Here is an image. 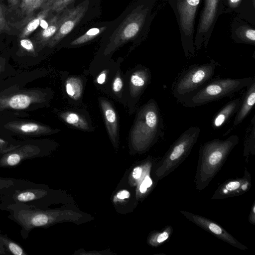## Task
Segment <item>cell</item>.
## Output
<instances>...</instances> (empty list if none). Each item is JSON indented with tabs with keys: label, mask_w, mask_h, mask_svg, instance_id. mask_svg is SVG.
Returning <instances> with one entry per match:
<instances>
[{
	"label": "cell",
	"mask_w": 255,
	"mask_h": 255,
	"mask_svg": "<svg viewBox=\"0 0 255 255\" xmlns=\"http://www.w3.org/2000/svg\"><path fill=\"white\" fill-rule=\"evenodd\" d=\"M20 44L22 48L27 51L31 52H34L33 44L30 39L26 38H21Z\"/></svg>",
	"instance_id": "obj_37"
},
{
	"label": "cell",
	"mask_w": 255,
	"mask_h": 255,
	"mask_svg": "<svg viewBox=\"0 0 255 255\" xmlns=\"http://www.w3.org/2000/svg\"><path fill=\"white\" fill-rule=\"evenodd\" d=\"M151 75L150 70L142 67L134 71L130 78V90L131 96L137 97L150 83Z\"/></svg>",
	"instance_id": "obj_19"
},
{
	"label": "cell",
	"mask_w": 255,
	"mask_h": 255,
	"mask_svg": "<svg viewBox=\"0 0 255 255\" xmlns=\"http://www.w3.org/2000/svg\"><path fill=\"white\" fill-rule=\"evenodd\" d=\"M60 118L67 124L84 131H89L90 126L86 119L78 113L71 111L60 114Z\"/></svg>",
	"instance_id": "obj_25"
},
{
	"label": "cell",
	"mask_w": 255,
	"mask_h": 255,
	"mask_svg": "<svg viewBox=\"0 0 255 255\" xmlns=\"http://www.w3.org/2000/svg\"><path fill=\"white\" fill-rule=\"evenodd\" d=\"M255 0H223V13L235 12L239 17L254 25Z\"/></svg>",
	"instance_id": "obj_15"
},
{
	"label": "cell",
	"mask_w": 255,
	"mask_h": 255,
	"mask_svg": "<svg viewBox=\"0 0 255 255\" xmlns=\"http://www.w3.org/2000/svg\"><path fill=\"white\" fill-rule=\"evenodd\" d=\"M0 255H7V253L4 249L0 248Z\"/></svg>",
	"instance_id": "obj_43"
},
{
	"label": "cell",
	"mask_w": 255,
	"mask_h": 255,
	"mask_svg": "<svg viewBox=\"0 0 255 255\" xmlns=\"http://www.w3.org/2000/svg\"><path fill=\"white\" fill-rule=\"evenodd\" d=\"M255 103V79L248 87L243 100L236 113L233 122V127H236L243 122L252 111Z\"/></svg>",
	"instance_id": "obj_18"
},
{
	"label": "cell",
	"mask_w": 255,
	"mask_h": 255,
	"mask_svg": "<svg viewBox=\"0 0 255 255\" xmlns=\"http://www.w3.org/2000/svg\"><path fill=\"white\" fill-rule=\"evenodd\" d=\"M248 22L239 17L235 18L231 25L232 37L237 43L255 45V28Z\"/></svg>",
	"instance_id": "obj_16"
},
{
	"label": "cell",
	"mask_w": 255,
	"mask_h": 255,
	"mask_svg": "<svg viewBox=\"0 0 255 255\" xmlns=\"http://www.w3.org/2000/svg\"><path fill=\"white\" fill-rule=\"evenodd\" d=\"M14 179L0 177V195L6 191L13 184Z\"/></svg>",
	"instance_id": "obj_34"
},
{
	"label": "cell",
	"mask_w": 255,
	"mask_h": 255,
	"mask_svg": "<svg viewBox=\"0 0 255 255\" xmlns=\"http://www.w3.org/2000/svg\"><path fill=\"white\" fill-rule=\"evenodd\" d=\"M200 132L199 127H191L174 141L155 167V176L157 180L172 173L187 157L197 142Z\"/></svg>",
	"instance_id": "obj_4"
},
{
	"label": "cell",
	"mask_w": 255,
	"mask_h": 255,
	"mask_svg": "<svg viewBox=\"0 0 255 255\" xmlns=\"http://www.w3.org/2000/svg\"><path fill=\"white\" fill-rule=\"evenodd\" d=\"M3 211L9 212L7 217L20 227L23 239L28 238L32 230L48 227L58 221L59 213L53 210L40 209L22 203L7 206Z\"/></svg>",
	"instance_id": "obj_5"
},
{
	"label": "cell",
	"mask_w": 255,
	"mask_h": 255,
	"mask_svg": "<svg viewBox=\"0 0 255 255\" xmlns=\"http://www.w3.org/2000/svg\"><path fill=\"white\" fill-rule=\"evenodd\" d=\"M46 1L45 0H21L20 7L22 12L30 15Z\"/></svg>",
	"instance_id": "obj_31"
},
{
	"label": "cell",
	"mask_w": 255,
	"mask_h": 255,
	"mask_svg": "<svg viewBox=\"0 0 255 255\" xmlns=\"http://www.w3.org/2000/svg\"><path fill=\"white\" fill-rule=\"evenodd\" d=\"M107 131L112 141L115 143L118 138V121L116 111L110 102L104 98L99 99Z\"/></svg>",
	"instance_id": "obj_17"
},
{
	"label": "cell",
	"mask_w": 255,
	"mask_h": 255,
	"mask_svg": "<svg viewBox=\"0 0 255 255\" xmlns=\"http://www.w3.org/2000/svg\"><path fill=\"white\" fill-rule=\"evenodd\" d=\"M217 63L194 64L184 71L176 80L172 89L173 97L179 103L205 85L214 74Z\"/></svg>",
	"instance_id": "obj_7"
},
{
	"label": "cell",
	"mask_w": 255,
	"mask_h": 255,
	"mask_svg": "<svg viewBox=\"0 0 255 255\" xmlns=\"http://www.w3.org/2000/svg\"><path fill=\"white\" fill-rule=\"evenodd\" d=\"M180 212L187 219L218 239L239 249L245 250L248 249L247 247L239 242L223 227L212 220L188 211L181 210Z\"/></svg>",
	"instance_id": "obj_12"
},
{
	"label": "cell",
	"mask_w": 255,
	"mask_h": 255,
	"mask_svg": "<svg viewBox=\"0 0 255 255\" xmlns=\"http://www.w3.org/2000/svg\"><path fill=\"white\" fill-rule=\"evenodd\" d=\"M143 172V168L140 166L135 167L132 171V177L135 179H139Z\"/></svg>",
	"instance_id": "obj_40"
},
{
	"label": "cell",
	"mask_w": 255,
	"mask_h": 255,
	"mask_svg": "<svg viewBox=\"0 0 255 255\" xmlns=\"http://www.w3.org/2000/svg\"><path fill=\"white\" fill-rule=\"evenodd\" d=\"M241 99L237 98L227 103L214 116L212 127L214 129L221 127L226 123L239 109L241 102Z\"/></svg>",
	"instance_id": "obj_21"
},
{
	"label": "cell",
	"mask_w": 255,
	"mask_h": 255,
	"mask_svg": "<svg viewBox=\"0 0 255 255\" xmlns=\"http://www.w3.org/2000/svg\"><path fill=\"white\" fill-rule=\"evenodd\" d=\"M130 194L127 190H122L117 194V197L120 199L129 198Z\"/></svg>",
	"instance_id": "obj_41"
},
{
	"label": "cell",
	"mask_w": 255,
	"mask_h": 255,
	"mask_svg": "<svg viewBox=\"0 0 255 255\" xmlns=\"http://www.w3.org/2000/svg\"><path fill=\"white\" fill-rule=\"evenodd\" d=\"M86 2L87 1H85L76 7L68 10L64 20L48 42L49 47L52 48L57 45L82 19L88 8V3Z\"/></svg>",
	"instance_id": "obj_14"
},
{
	"label": "cell",
	"mask_w": 255,
	"mask_h": 255,
	"mask_svg": "<svg viewBox=\"0 0 255 255\" xmlns=\"http://www.w3.org/2000/svg\"><path fill=\"white\" fill-rule=\"evenodd\" d=\"M172 232L173 227L171 226H166L161 231L153 233L148 238V243L153 247H158L169 239Z\"/></svg>",
	"instance_id": "obj_29"
},
{
	"label": "cell",
	"mask_w": 255,
	"mask_h": 255,
	"mask_svg": "<svg viewBox=\"0 0 255 255\" xmlns=\"http://www.w3.org/2000/svg\"><path fill=\"white\" fill-rule=\"evenodd\" d=\"M254 78H217L209 81L205 85L186 97L181 103L186 107L201 106L232 95L248 87Z\"/></svg>",
	"instance_id": "obj_3"
},
{
	"label": "cell",
	"mask_w": 255,
	"mask_h": 255,
	"mask_svg": "<svg viewBox=\"0 0 255 255\" xmlns=\"http://www.w3.org/2000/svg\"><path fill=\"white\" fill-rule=\"evenodd\" d=\"M65 91L67 95L71 99L78 100L83 92V83L81 79L76 76L68 78L65 81Z\"/></svg>",
	"instance_id": "obj_26"
},
{
	"label": "cell",
	"mask_w": 255,
	"mask_h": 255,
	"mask_svg": "<svg viewBox=\"0 0 255 255\" xmlns=\"http://www.w3.org/2000/svg\"><path fill=\"white\" fill-rule=\"evenodd\" d=\"M9 3L12 5L17 4L19 0H8Z\"/></svg>",
	"instance_id": "obj_42"
},
{
	"label": "cell",
	"mask_w": 255,
	"mask_h": 255,
	"mask_svg": "<svg viewBox=\"0 0 255 255\" xmlns=\"http://www.w3.org/2000/svg\"><path fill=\"white\" fill-rule=\"evenodd\" d=\"M38 97L27 94H18L0 100V107L15 110H23L38 101Z\"/></svg>",
	"instance_id": "obj_20"
},
{
	"label": "cell",
	"mask_w": 255,
	"mask_h": 255,
	"mask_svg": "<svg viewBox=\"0 0 255 255\" xmlns=\"http://www.w3.org/2000/svg\"><path fill=\"white\" fill-rule=\"evenodd\" d=\"M178 19L182 47L186 57L195 55L193 40L194 25L197 9L200 0H170Z\"/></svg>",
	"instance_id": "obj_8"
},
{
	"label": "cell",
	"mask_w": 255,
	"mask_h": 255,
	"mask_svg": "<svg viewBox=\"0 0 255 255\" xmlns=\"http://www.w3.org/2000/svg\"><path fill=\"white\" fill-rule=\"evenodd\" d=\"M0 243L4 248L7 254L14 255H28L22 247L7 235L0 232Z\"/></svg>",
	"instance_id": "obj_28"
},
{
	"label": "cell",
	"mask_w": 255,
	"mask_h": 255,
	"mask_svg": "<svg viewBox=\"0 0 255 255\" xmlns=\"http://www.w3.org/2000/svg\"><path fill=\"white\" fill-rule=\"evenodd\" d=\"M107 76V71L104 70L102 71L97 77L96 82L100 85L103 84L106 80Z\"/></svg>",
	"instance_id": "obj_38"
},
{
	"label": "cell",
	"mask_w": 255,
	"mask_h": 255,
	"mask_svg": "<svg viewBox=\"0 0 255 255\" xmlns=\"http://www.w3.org/2000/svg\"><path fill=\"white\" fill-rule=\"evenodd\" d=\"M16 132L26 135L47 134L52 131L50 128L34 123H18L9 125Z\"/></svg>",
	"instance_id": "obj_24"
},
{
	"label": "cell",
	"mask_w": 255,
	"mask_h": 255,
	"mask_svg": "<svg viewBox=\"0 0 255 255\" xmlns=\"http://www.w3.org/2000/svg\"><path fill=\"white\" fill-rule=\"evenodd\" d=\"M53 1V0H48L43 5L42 9L27 22L19 34L20 38H26L37 28L51 10V7Z\"/></svg>",
	"instance_id": "obj_23"
},
{
	"label": "cell",
	"mask_w": 255,
	"mask_h": 255,
	"mask_svg": "<svg viewBox=\"0 0 255 255\" xmlns=\"http://www.w3.org/2000/svg\"><path fill=\"white\" fill-rule=\"evenodd\" d=\"M149 9L140 4L128 15L114 31L108 42L104 54L110 55L128 41L134 38L141 30Z\"/></svg>",
	"instance_id": "obj_9"
},
{
	"label": "cell",
	"mask_w": 255,
	"mask_h": 255,
	"mask_svg": "<svg viewBox=\"0 0 255 255\" xmlns=\"http://www.w3.org/2000/svg\"><path fill=\"white\" fill-rule=\"evenodd\" d=\"M73 0H53L51 10L60 12L69 4Z\"/></svg>",
	"instance_id": "obj_33"
},
{
	"label": "cell",
	"mask_w": 255,
	"mask_h": 255,
	"mask_svg": "<svg viewBox=\"0 0 255 255\" xmlns=\"http://www.w3.org/2000/svg\"><path fill=\"white\" fill-rule=\"evenodd\" d=\"M250 154H255V115L251 120V124L244 143L243 155L246 157V162H248Z\"/></svg>",
	"instance_id": "obj_27"
},
{
	"label": "cell",
	"mask_w": 255,
	"mask_h": 255,
	"mask_svg": "<svg viewBox=\"0 0 255 255\" xmlns=\"http://www.w3.org/2000/svg\"><path fill=\"white\" fill-rule=\"evenodd\" d=\"M10 27L6 21L4 11L0 3V33L5 31H9Z\"/></svg>",
	"instance_id": "obj_36"
},
{
	"label": "cell",
	"mask_w": 255,
	"mask_h": 255,
	"mask_svg": "<svg viewBox=\"0 0 255 255\" xmlns=\"http://www.w3.org/2000/svg\"><path fill=\"white\" fill-rule=\"evenodd\" d=\"M68 11V10L64 11L61 15H56L50 19L47 26L37 35V40L39 45L43 46L48 43L64 20Z\"/></svg>",
	"instance_id": "obj_22"
},
{
	"label": "cell",
	"mask_w": 255,
	"mask_h": 255,
	"mask_svg": "<svg viewBox=\"0 0 255 255\" xmlns=\"http://www.w3.org/2000/svg\"><path fill=\"white\" fill-rule=\"evenodd\" d=\"M106 28V26H103L91 28L84 34L72 41L70 45L72 46L79 45L90 41L102 33Z\"/></svg>",
	"instance_id": "obj_30"
},
{
	"label": "cell",
	"mask_w": 255,
	"mask_h": 255,
	"mask_svg": "<svg viewBox=\"0 0 255 255\" xmlns=\"http://www.w3.org/2000/svg\"><path fill=\"white\" fill-rule=\"evenodd\" d=\"M20 143L0 137V155L17 147Z\"/></svg>",
	"instance_id": "obj_32"
},
{
	"label": "cell",
	"mask_w": 255,
	"mask_h": 255,
	"mask_svg": "<svg viewBox=\"0 0 255 255\" xmlns=\"http://www.w3.org/2000/svg\"><path fill=\"white\" fill-rule=\"evenodd\" d=\"M163 123L158 105L150 99L139 109L131 131L133 147L143 151L149 148L162 134Z\"/></svg>",
	"instance_id": "obj_2"
},
{
	"label": "cell",
	"mask_w": 255,
	"mask_h": 255,
	"mask_svg": "<svg viewBox=\"0 0 255 255\" xmlns=\"http://www.w3.org/2000/svg\"><path fill=\"white\" fill-rule=\"evenodd\" d=\"M44 154L43 148L37 143H20L16 148L0 155V167H14L24 160L41 157Z\"/></svg>",
	"instance_id": "obj_11"
},
{
	"label": "cell",
	"mask_w": 255,
	"mask_h": 255,
	"mask_svg": "<svg viewBox=\"0 0 255 255\" xmlns=\"http://www.w3.org/2000/svg\"><path fill=\"white\" fill-rule=\"evenodd\" d=\"M223 13V0H205L194 41L196 50L203 44L207 46L216 21Z\"/></svg>",
	"instance_id": "obj_10"
},
{
	"label": "cell",
	"mask_w": 255,
	"mask_h": 255,
	"mask_svg": "<svg viewBox=\"0 0 255 255\" xmlns=\"http://www.w3.org/2000/svg\"><path fill=\"white\" fill-rule=\"evenodd\" d=\"M239 142V136L233 134L224 140L213 139L200 147L195 177V184L198 191L207 187Z\"/></svg>",
	"instance_id": "obj_1"
},
{
	"label": "cell",
	"mask_w": 255,
	"mask_h": 255,
	"mask_svg": "<svg viewBox=\"0 0 255 255\" xmlns=\"http://www.w3.org/2000/svg\"><path fill=\"white\" fill-rule=\"evenodd\" d=\"M249 221L250 224L255 225V202L254 201L249 216Z\"/></svg>",
	"instance_id": "obj_39"
},
{
	"label": "cell",
	"mask_w": 255,
	"mask_h": 255,
	"mask_svg": "<svg viewBox=\"0 0 255 255\" xmlns=\"http://www.w3.org/2000/svg\"><path fill=\"white\" fill-rule=\"evenodd\" d=\"M252 185V176L246 168L242 177L230 179L221 184L211 199H224L241 196L248 192Z\"/></svg>",
	"instance_id": "obj_13"
},
{
	"label": "cell",
	"mask_w": 255,
	"mask_h": 255,
	"mask_svg": "<svg viewBox=\"0 0 255 255\" xmlns=\"http://www.w3.org/2000/svg\"><path fill=\"white\" fill-rule=\"evenodd\" d=\"M112 88L113 91L116 93H119L123 87V81L120 73H117L112 82Z\"/></svg>",
	"instance_id": "obj_35"
},
{
	"label": "cell",
	"mask_w": 255,
	"mask_h": 255,
	"mask_svg": "<svg viewBox=\"0 0 255 255\" xmlns=\"http://www.w3.org/2000/svg\"><path fill=\"white\" fill-rule=\"evenodd\" d=\"M50 191L44 185L22 179H14L13 184L0 195V209L10 204L22 203L44 209Z\"/></svg>",
	"instance_id": "obj_6"
}]
</instances>
